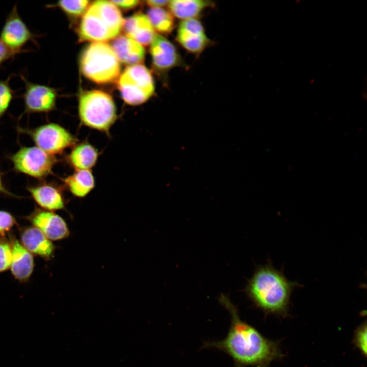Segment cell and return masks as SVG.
I'll return each mask as SVG.
<instances>
[{
	"instance_id": "10",
	"label": "cell",
	"mask_w": 367,
	"mask_h": 367,
	"mask_svg": "<svg viewBox=\"0 0 367 367\" xmlns=\"http://www.w3.org/2000/svg\"><path fill=\"white\" fill-rule=\"evenodd\" d=\"M36 36L30 31L21 18L14 5L7 17L1 32L0 39L14 55L19 53L23 47Z\"/></svg>"
},
{
	"instance_id": "15",
	"label": "cell",
	"mask_w": 367,
	"mask_h": 367,
	"mask_svg": "<svg viewBox=\"0 0 367 367\" xmlns=\"http://www.w3.org/2000/svg\"><path fill=\"white\" fill-rule=\"evenodd\" d=\"M28 191L36 202L45 210L52 211L64 208L62 191L53 184L43 182L29 187Z\"/></svg>"
},
{
	"instance_id": "28",
	"label": "cell",
	"mask_w": 367,
	"mask_h": 367,
	"mask_svg": "<svg viewBox=\"0 0 367 367\" xmlns=\"http://www.w3.org/2000/svg\"><path fill=\"white\" fill-rule=\"evenodd\" d=\"M14 55L0 39V66Z\"/></svg>"
},
{
	"instance_id": "1",
	"label": "cell",
	"mask_w": 367,
	"mask_h": 367,
	"mask_svg": "<svg viewBox=\"0 0 367 367\" xmlns=\"http://www.w3.org/2000/svg\"><path fill=\"white\" fill-rule=\"evenodd\" d=\"M221 305L230 315V325L226 336L219 340L204 341L201 349H216L229 356L234 367H269L283 354L277 342L265 337L254 326L243 320L238 307L229 297L221 294Z\"/></svg>"
},
{
	"instance_id": "4",
	"label": "cell",
	"mask_w": 367,
	"mask_h": 367,
	"mask_svg": "<svg viewBox=\"0 0 367 367\" xmlns=\"http://www.w3.org/2000/svg\"><path fill=\"white\" fill-rule=\"evenodd\" d=\"M80 67L85 76L101 84L116 81L121 71L119 61L112 47L101 42H93L83 50Z\"/></svg>"
},
{
	"instance_id": "17",
	"label": "cell",
	"mask_w": 367,
	"mask_h": 367,
	"mask_svg": "<svg viewBox=\"0 0 367 367\" xmlns=\"http://www.w3.org/2000/svg\"><path fill=\"white\" fill-rule=\"evenodd\" d=\"M122 29L125 36L141 45L150 44L155 34L147 16L141 13H136L124 19Z\"/></svg>"
},
{
	"instance_id": "23",
	"label": "cell",
	"mask_w": 367,
	"mask_h": 367,
	"mask_svg": "<svg viewBox=\"0 0 367 367\" xmlns=\"http://www.w3.org/2000/svg\"><path fill=\"white\" fill-rule=\"evenodd\" d=\"M87 0L60 1L54 5L46 6L47 8L57 7L69 16L77 17L85 13L89 7Z\"/></svg>"
},
{
	"instance_id": "19",
	"label": "cell",
	"mask_w": 367,
	"mask_h": 367,
	"mask_svg": "<svg viewBox=\"0 0 367 367\" xmlns=\"http://www.w3.org/2000/svg\"><path fill=\"white\" fill-rule=\"evenodd\" d=\"M210 1L173 0L168 5L169 11L174 16L181 20L197 18L206 9L214 6Z\"/></svg>"
},
{
	"instance_id": "5",
	"label": "cell",
	"mask_w": 367,
	"mask_h": 367,
	"mask_svg": "<svg viewBox=\"0 0 367 367\" xmlns=\"http://www.w3.org/2000/svg\"><path fill=\"white\" fill-rule=\"evenodd\" d=\"M78 114L83 124L107 133L117 119L112 96L99 90L85 91L80 94Z\"/></svg>"
},
{
	"instance_id": "16",
	"label": "cell",
	"mask_w": 367,
	"mask_h": 367,
	"mask_svg": "<svg viewBox=\"0 0 367 367\" xmlns=\"http://www.w3.org/2000/svg\"><path fill=\"white\" fill-rule=\"evenodd\" d=\"M22 245L30 253L45 259L53 257L55 246L39 229L34 226L23 229L20 233Z\"/></svg>"
},
{
	"instance_id": "3",
	"label": "cell",
	"mask_w": 367,
	"mask_h": 367,
	"mask_svg": "<svg viewBox=\"0 0 367 367\" xmlns=\"http://www.w3.org/2000/svg\"><path fill=\"white\" fill-rule=\"evenodd\" d=\"M124 20L111 1H95L83 16L78 30L80 39L93 42L113 40L119 34Z\"/></svg>"
},
{
	"instance_id": "26",
	"label": "cell",
	"mask_w": 367,
	"mask_h": 367,
	"mask_svg": "<svg viewBox=\"0 0 367 367\" xmlns=\"http://www.w3.org/2000/svg\"><path fill=\"white\" fill-rule=\"evenodd\" d=\"M353 343L361 354L366 355V323L365 322L359 325L354 332Z\"/></svg>"
},
{
	"instance_id": "25",
	"label": "cell",
	"mask_w": 367,
	"mask_h": 367,
	"mask_svg": "<svg viewBox=\"0 0 367 367\" xmlns=\"http://www.w3.org/2000/svg\"><path fill=\"white\" fill-rule=\"evenodd\" d=\"M12 252L10 243L2 240L0 241V272L10 268Z\"/></svg>"
},
{
	"instance_id": "30",
	"label": "cell",
	"mask_w": 367,
	"mask_h": 367,
	"mask_svg": "<svg viewBox=\"0 0 367 367\" xmlns=\"http://www.w3.org/2000/svg\"><path fill=\"white\" fill-rule=\"evenodd\" d=\"M170 1L149 0L147 1V5L151 8H163L168 5Z\"/></svg>"
},
{
	"instance_id": "27",
	"label": "cell",
	"mask_w": 367,
	"mask_h": 367,
	"mask_svg": "<svg viewBox=\"0 0 367 367\" xmlns=\"http://www.w3.org/2000/svg\"><path fill=\"white\" fill-rule=\"evenodd\" d=\"M16 224L13 216L5 211L0 210V234L9 231Z\"/></svg>"
},
{
	"instance_id": "2",
	"label": "cell",
	"mask_w": 367,
	"mask_h": 367,
	"mask_svg": "<svg viewBox=\"0 0 367 367\" xmlns=\"http://www.w3.org/2000/svg\"><path fill=\"white\" fill-rule=\"evenodd\" d=\"M301 286L298 282L289 280L283 270L275 268L270 260L256 267L244 292L253 306L265 314L285 317L289 315L292 294Z\"/></svg>"
},
{
	"instance_id": "20",
	"label": "cell",
	"mask_w": 367,
	"mask_h": 367,
	"mask_svg": "<svg viewBox=\"0 0 367 367\" xmlns=\"http://www.w3.org/2000/svg\"><path fill=\"white\" fill-rule=\"evenodd\" d=\"M98 157L97 150L90 143L83 142L73 147L67 159L76 170H90L96 164Z\"/></svg>"
},
{
	"instance_id": "22",
	"label": "cell",
	"mask_w": 367,
	"mask_h": 367,
	"mask_svg": "<svg viewBox=\"0 0 367 367\" xmlns=\"http://www.w3.org/2000/svg\"><path fill=\"white\" fill-rule=\"evenodd\" d=\"M154 30L164 35L172 32L175 27L174 16L172 14L162 8H150L147 15Z\"/></svg>"
},
{
	"instance_id": "21",
	"label": "cell",
	"mask_w": 367,
	"mask_h": 367,
	"mask_svg": "<svg viewBox=\"0 0 367 367\" xmlns=\"http://www.w3.org/2000/svg\"><path fill=\"white\" fill-rule=\"evenodd\" d=\"M63 181L73 195L80 198L87 195L95 186L94 177L90 170H76Z\"/></svg>"
},
{
	"instance_id": "14",
	"label": "cell",
	"mask_w": 367,
	"mask_h": 367,
	"mask_svg": "<svg viewBox=\"0 0 367 367\" xmlns=\"http://www.w3.org/2000/svg\"><path fill=\"white\" fill-rule=\"evenodd\" d=\"M12 252L11 270L13 276L20 282L29 280L34 269V258L17 239L10 237Z\"/></svg>"
},
{
	"instance_id": "18",
	"label": "cell",
	"mask_w": 367,
	"mask_h": 367,
	"mask_svg": "<svg viewBox=\"0 0 367 367\" xmlns=\"http://www.w3.org/2000/svg\"><path fill=\"white\" fill-rule=\"evenodd\" d=\"M119 61L133 65L142 63L145 58L144 47L134 40L125 35L114 39L111 46Z\"/></svg>"
},
{
	"instance_id": "12",
	"label": "cell",
	"mask_w": 367,
	"mask_h": 367,
	"mask_svg": "<svg viewBox=\"0 0 367 367\" xmlns=\"http://www.w3.org/2000/svg\"><path fill=\"white\" fill-rule=\"evenodd\" d=\"M176 40L189 53L200 55L211 44L201 22L197 18L181 20L176 30Z\"/></svg>"
},
{
	"instance_id": "8",
	"label": "cell",
	"mask_w": 367,
	"mask_h": 367,
	"mask_svg": "<svg viewBox=\"0 0 367 367\" xmlns=\"http://www.w3.org/2000/svg\"><path fill=\"white\" fill-rule=\"evenodd\" d=\"M27 131L37 147L53 155L62 153L76 142L67 129L55 123L44 124Z\"/></svg>"
},
{
	"instance_id": "11",
	"label": "cell",
	"mask_w": 367,
	"mask_h": 367,
	"mask_svg": "<svg viewBox=\"0 0 367 367\" xmlns=\"http://www.w3.org/2000/svg\"><path fill=\"white\" fill-rule=\"evenodd\" d=\"M150 53L152 66L159 74L163 75L174 68L186 66L175 45L161 34H155L153 37Z\"/></svg>"
},
{
	"instance_id": "6",
	"label": "cell",
	"mask_w": 367,
	"mask_h": 367,
	"mask_svg": "<svg viewBox=\"0 0 367 367\" xmlns=\"http://www.w3.org/2000/svg\"><path fill=\"white\" fill-rule=\"evenodd\" d=\"M118 87L123 100L132 106L146 102L155 91L152 74L142 64L127 67L119 76Z\"/></svg>"
},
{
	"instance_id": "24",
	"label": "cell",
	"mask_w": 367,
	"mask_h": 367,
	"mask_svg": "<svg viewBox=\"0 0 367 367\" xmlns=\"http://www.w3.org/2000/svg\"><path fill=\"white\" fill-rule=\"evenodd\" d=\"M10 77L0 80V120L8 110L14 96V91L10 85Z\"/></svg>"
},
{
	"instance_id": "31",
	"label": "cell",
	"mask_w": 367,
	"mask_h": 367,
	"mask_svg": "<svg viewBox=\"0 0 367 367\" xmlns=\"http://www.w3.org/2000/svg\"><path fill=\"white\" fill-rule=\"evenodd\" d=\"M0 193L6 194L8 196H15L13 193H12L10 191H8L6 188L5 187L4 183L3 182V180L2 178L1 175L0 174Z\"/></svg>"
},
{
	"instance_id": "29",
	"label": "cell",
	"mask_w": 367,
	"mask_h": 367,
	"mask_svg": "<svg viewBox=\"0 0 367 367\" xmlns=\"http://www.w3.org/2000/svg\"><path fill=\"white\" fill-rule=\"evenodd\" d=\"M111 2L115 6L124 9L134 8L137 7L140 3L139 1L136 0L111 1Z\"/></svg>"
},
{
	"instance_id": "13",
	"label": "cell",
	"mask_w": 367,
	"mask_h": 367,
	"mask_svg": "<svg viewBox=\"0 0 367 367\" xmlns=\"http://www.w3.org/2000/svg\"><path fill=\"white\" fill-rule=\"evenodd\" d=\"M28 219L34 227L50 240L64 239L69 235L70 231L64 220L51 211L36 209Z\"/></svg>"
},
{
	"instance_id": "7",
	"label": "cell",
	"mask_w": 367,
	"mask_h": 367,
	"mask_svg": "<svg viewBox=\"0 0 367 367\" xmlns=\"http://www.w3.org/2000/svg\"><path fill=\"white\" fill-rule=\"evenodd\" d=\"M15 170L41 179L51 173L56 158L37 146L23 147L11 156Z\"/></svg>"
},
{
	"instance_id": "9",
	"label": "cell",
	"mask_w": 367,
	"mask_h": 367,
	"mask_svg": "<svg viewBox=\"0 0 367 367\" xmlns=\"http://www.w3.org/2000/svg\"><path fill=\"white\" fill-rule=\"evenodd\" d=\"M24 84L23 99L24 112L48 113L56 108L57 92L53 87L30 82L21 75Z\"/></svg>"
}]
</instances>
